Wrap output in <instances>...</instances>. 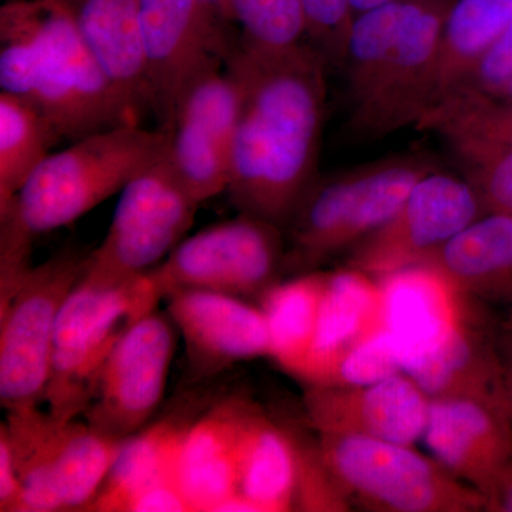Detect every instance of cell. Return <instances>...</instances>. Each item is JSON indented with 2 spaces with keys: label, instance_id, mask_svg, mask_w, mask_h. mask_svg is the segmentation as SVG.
<instances>
[{
  "label": "cell",
  "instance_id": "6da1fadb",
  "mask_svg": "<svg viewBox=\"0 0 512 512\" xmlns=\"http://www.w3.org/2000/svg\"><path fill=\"white\" fill-rule=\"evenodd\" d=\"M225 63L241 89L229 198L285 231L316 180L328 64L311 45L261 53L235 39Z\"/></svg>",
  "mask_w": 512,
  "mask_h": 512
},
{
  "label": "cell",
  "instance_id": "7a4b0ae2",
  "mask_svg": "<svg viewBox=\"0 0 512 512\" xmlns=\"http://www.w3.org/2000/svg\"><path fill=\"white\" fill-rule=\"evenodd\" d=\"M0 92L29 101L62 138L140 123L84 42L72 6L9 0L0 9Z\"/></svg>",
  "mask_w": 512,
  "mask_h": 512
},
{
  "label": "cell",
  "instance_id": "3957f363",
  "mask_svg": "<svg viewBox=\"0 0 512 512\" xmlns=\"http://www.w3.org/2000/svg\"><path fill=\"white\" fill-rule=\"evenodd\" d=\"M167 131L124 123L94 131L50 154L0 212V231L33 242L99 207L167 150Z\"/></svg>",
  "mask_w": 512,
  "mask_h": 512
},
{
  "label": "cell",
  "instance_id": "277c9868",
  "mask_svg": "<svg viewBox=\"0 0 512 512\" xmlns=\"http://www.w3.org/2000/svg\"><path fill=\"white\" fill-rule=\"evenodd\" d=\"M437 170L426 154H400L316 178L286 225L284 272L315 271L350 251L399 211L414 185Z\"/></svg>",
  "mask_w": 512,
  "mask_h": 512
},
{
  "label": "cell",
  "instance_id": "5b68a950",
  "mask_svg": "<svg viewBox=\"0 0 512 512\" xmlns=\"http://www.w3.org/2000/svg\"><path fill=\"white\" fill-rule=\"evenodd\" d=\"M3 430L23 490V512L87 511L124 440L39 406L6 412Z\"/></svg>",
  "mask_w": 512,
  "mask_h": 512
},
{
  "label": "cell",
  "instance_id": "8992f818",
  "mask_svg": "<svg viewBox=\"0 0 512 512\" xmlns=\"http://www.w3.org/2000/svg\"><path fill=\"white\" fill-rule=\"evenodd\" d=\"M161 301L147 274L117 286L80 279L57 320L45 394L47 412L63 420L83 416L111 349Z\"/></svg>",
  "mask_w": 512,
  "mask_h": 512
},
{
  "label": "cell",
  "instance_id": "52a82bcc",
  "mask_svg": "<svg viewBox=\"0 0 512 512\" xmlns=\"http://www.w3.org/2000/svg\"><path fill=\"white\" fill-rule=\"evenodd\" d=\"M320 453L350 505L380 512L485 511V497L409 444L319 434Z\"/></svg>",
  "mask_w": 512,
  "mask_h": 512
},
{
  "label": "cell",
  "instance_id": "ba28073f",
  "mask_svg": "<svg viewBox=\"0 0 512 512\" xmlns=\"http://www.w3.org/2000/svg\"><path fill=\"white\" fill-rule=\"evenodd\" d=\"M87 255L63 249L0 295V404L6 412L45 402L57 320L86 271Z\"/></svg>",
  "mask_w": 512,
  "mask_h": 512
},
{
  "label": "cell",
  "instance_id": "9c48e42d",
  "mask_svg": "<svg viewBox=\"0 0 512 512\" xmlns=\"http://www.w3.org/2000/svg\"><path fill=\"white\" fill-rule=\"evenodd\" d=\"M200 205L165 157L150 165L120 192L106 237L87 255L83 281L117 286L147 274L183 241Z\"/></svg>",
  "mask_w": 512,
  "mask_h": 512
},
{
  "label": "cell",
  "instance_id": "30bf717a",
  "mask_svg": "<svg viewBox=\"0 0 512 512\" xmlns=\"http://www.w3.org/2000/svg\"><path fill=\"white\" fill-rule=\"evenodd\" d=\"M282 234L271 222L239 212L184 238L147 276L163 301L180 289L259 299L284 272Z\"/></svg>",
  "mask_w": 512,
  "mask_h": 512
},
{
  "label": "cell",
  "instance_id": "8fae6325",
  "mask_svg": "<svg viewBox=\"0 0 512 512\" xmlns=\"http://www.w3.org/2000/svg\"><path fill=\"white\" fill-rule=\"evenodd\" d=\"M241 89L225 59L185 84L171 111L165 160L200 204L227 192Z\"/></svg>",
  "mask_w": 512,
  "mask_h": 512
},
{
  "label": "cell",
  "instance_id": "7c38bea8",
  "mask_svg": "<svg viewBox=\"0 0 512 512\" xmlns=\"http://www.w3.org/2000/svg\"><path fill=\"white\" fill-rule=\"evenodd\" d=\"M484 215L466 178L437 168L414 185L383 227L350 249L348 266L379 279L423 264Z\"/></svg>",
  "mask_w": 512,
  "mask_h": 512
},
{
  "label": "cell",
  "instance_id": "4fadbf2b",
  "mask_svg": "<svg viewBox=\"0 0 512 512\" xmlns=\"http://www.w3.org/2000/svg\"><path fill=\"white\" fill-rule=\"evenodd\" d=\"M177 328L158 309L137 319L111 349L84 421L126 440L147 426L163 402Z\"/></svg>",
  "mask_w": 512,
  "mask_h": 512
},
{
  "label": "cell",
  "instance_id": "5bb4252c",
  "mask_svg": "<svg viewBox=\"0 0 512 512\" xmlns=\"http://www.w3.org/2000/svg\"><path fill=\"white\" fill-rule=\"evenodd\" d=\"M456 0H413L393 52L384 60L366 99L349 110L357 140L375 141L414 126L429 110L441 35Z\"/></svg>",
  "mask_w": 512,
  "mask_h": 512
},
{
  "label": "cell",
  "instance_id": "9a60e30c",
  "mask_svg": "<svg viewBox=\"0 0 512 512\" xmlns=\"http://www.w3.org/2000/svg\"><path fill=\"white\" fill-rule=\"evenodd\" d=\"M140 16L153 113L164 130L185 84L225 59L232 40L208 0H140Z\"/></svg>",
  "mask_w": 512,
  "mask_h": 512
},
{
  "label": "cell",
  "instance_id": "2e32d148",
  "mask_svg": "<svg viewBox=\"0 0 512 512\" xmlns=\"http://www.w3.org/2000/svg\"><path fill=\"white\" fill-rule=\"evenodd\" d=\"M430 397L407 373L350 387H306L303 410L318 434L413 446L423 439Z\"/></svg>",
  "mask_w": 512,
  "mask_h": 512
},
{
  "label": "cell",
  "instance_id": "e0dca14e",
  "mask_svg": "<svg viewBox=\"0 0 512 512\" xmlns=\"http://www.w3.org/2000/svg\"><path fill=\"white\" fill-rule=\"evenodd\" d=\"M164 301L184 340L185 359L194 379H211L238 363L269 357L264 312L247 299L180 289L168 293Z\"/></svg>",
  "mask_w": 512,
  "mask_h": 512
},
{
  "label": "cell",
  "instance_id": "ac0fdd59",
  "mask_svg": "<svg viewBox=\"0 0 512 512\" xmlns=\"http://www.w3.org/2000/svg\"><path fill=\"white\" fill-rule=\"evenodd\" d=\"M423 439L453 476L485 497L512 458V419L507 407L490 400L436 397Z\"/></svg>",
  "mask_w": 512,
  "mask_h": 512
},
{
  "label": "cell",
  "instance_id": "d6986e66",
  "mask_svg": "<svg viewBox=\"0 0 512 512\" xmlns=\"http://www.w3.org/2000/svg\"><path fill=\"white\" fill-rule=\"evenodd\" d=\"M495 313L491 306L464 293L460 318L447 338L404 373L430 399L477 397L507 407L495 336L498 319Z\"/></svg>",
  "mask_w": 512,
  "mask_h": 512
},
{
  "label": "cell",
  "instance_id": "ffe728a7",
  "mask_svg": "<svg viewBox=\"0 0 512 512\" xmlns=\"http://www.w3.org/2000/svg\"><path fill=\"white\" fill-rule=\"evenodd\" d=\"M248 400L244 394L222 397L202 410L185 434L177 478L191 512H218L239 494V439Z\"/></svg>",
  "mask_w": 512,
  "mask_h": 512
},
{
  "label": "cell",
  "instance_id": "44dd1931",
  "mask_svg": "<svg viewBox=\"0 0 512 512\" xmlns=\"http://www.w3.org/2000/svg\"><path fill=\"white\" fill-rule=\"evenodd\" d=\"M377 281L383 328L402 350L406 372L447 338L460 318L464 293L430 264L409 266Z\"/></svg>",
  "mask_w": 512,
  "mask_h": 512
},
{
  "label": "cell",
  "instance_id": "7402d4cb",
  "mask_svg": "<svg viewBox=\"0 0 512 512\" xmlns=\"http://www.w3.org/2000/svg\"><path fill=\"white\" fill-rule=\"evenodd\" d=\"M74 18L84 42L121 100L140 121L153 111L140 0H79Z\"/></svg>",
  "mask_w": 512,
  "mask_h": 512
},
{
  "label": "cell",
  "instance_id": "603a6c76",
  "mask_svg": "<svg viewBox=\"0 0 512 512\" xmlns=\"http://www.w3.org/2000/svg\"><path fill=\"white\" fill-rule=\"evenodd\" d=\"M195 417L194 413L181 409L124 440L119 456L87 511L134 512L151 491L180 488L178 457Z\"/></svg>",
  "mask_w": 512,
  "mask_h": 512
},
{
  "label": "cell",
  "instance_id": "cb8c5ba5",
  "mask_svg": "<svg viewBox=\"0 0 512 512\" xmlns=\"http://www.w3.org/2000/svg\"><path fill=\"white\" fill-rule=\"evenodd\" d=\"M423 264L440 269L461 292L512 312V217L487 214Z\"/></svg>",
  "mask_w": 512,
  "mask_h": 512
},
{
  "label": "cell",
  "instance_id": "d4e9b609",
  "mask_svg": "<svg viewBox=\"0 0 512 512\" xmlns=\"http://www.w3.org/2000/svg\"><path fill=\"white\" fill-rule=\"evenodd\" d=\"M382 303L373 276L350 266L328 274L311 355L298 380L312 386L340 353L383 328Z\"/></svg>",
  "mask_w": 512,
  "mask_h": 512
},
{
  "label": "cell",
  "instance_id": "484cf974",
  "mask_svg": "<svg viewBox=\"0 0 512 512\" xmlns=\"http://www.w3.org/2000/svg\"><path fill=\"white\" fill-rule=\"evenodd\" d=\"M239 494L261 512L295 511L296 460L284 424L248 400L242 419Z\"/></svg>",
  "mask_w": 512,
  "mask_h": 512
},
{
  "label": "cell",
  "instance_id": "4316f807",
  "mask_svg": "<svg viewBox=\"0 0 512 512\" xmlns=\"http://www.w3.org/2000/svg\"><path fill=\"white\" fill-rule=\"evenodd\" d=\"M328 274L306 272L276 282L259 298L269 333V359L298 379L308 362Z\"/></svg>",
  "mask_w": 512,
  "mask_h": 512
},
{
  "label": "cell",
  "instance_id": "83f0119b",
  "mask_svg": "<svg viewBox=\"0 0 512 512\" xmlns=\"http://www.w3.org/2000/svg\"><path fill=\"white\" fill-rule=\"evenodd\" d=\"M511 23L512 0L453 3L441 35L430 107L463 82L471 67Z\"/></svg>",
  "mask_w": 512,
  "mask_h": 512
},
{
  "label": "cell",
  "instance_id": "f1b7e54d",
  "mask_svg": "<svg viewBox=\"0 0 512 512\" xmlns=\"http://www.w3.org/2000/svg\"><path fill=\"white\" fill-rule=\"evenodd\" d=\"M60 138L33 104L0 92V212L8 210Z\"/></svg>",
  "mask_w": 512,
  "mask_h": 512
},
{
  "label": "cell",
  "instance_id": "f546056e",
  "mask_svg": "<svg viewBox=\"0 0 512 512\" xmlns=\"http://www.w3.org/2000/svg\"><path fill=\"white\" fill-rule=\"evenodd\" d=\"M416 127L443 140L471 137L512 147V99L456 89L430 107Z\"/></svg>",
  "mask_w": 512,
  "mask_h": 512
},
{
  "label": "cell",
  "instance_id": "4dcf8cb0",
  "mask_svg": "<svg viewBox=\"0 0 512 512\" xmlns=\"http://www.w3.org/2000/svg\"><path fill=\"white\" fill-rule=\"evenodd\" d=\"M218 12L239 29L237 43L261 53L311 45L301 0H220Z\"/></svg>",
  "mask_w": 512,
  "mask_h": 512
},
{
  "label": "cell",
  "instance_id": "1f68e13d",
  "mask_svg": "<svg viewBox=\"0 0 512 512\" xmlns=\"http://www.w3.org/2000/svg\"><path fill=\"white\" fill-rule=\"evenodd\" d=\"M461 173L487 214L512 217V147L471 137L446 138Z\"/></svg>",
  "mask_w": 512,
  "mask_h": 512
},
{
  "label": "cell",
  "instance_id": "d6a6232c",
  "mask_svg": "<svg viewBox=\"0 0 512 512\" xmlns=\"http://www.w3.org/2000/svg\"><path fill=\"white\" fill-rule=\"evenodd\" d=\"M400 373H404L402 350L389 330L380 328L340 353L322 370L312 386H365Z\"/></svg>",
  "mask_w": 512,
  "mask_h": 512
},
{
  "label": "cell",
  "instance_id": "836d02e7",
  "mask_svg": "<svg viewBox=\"0 0 512 512\" xmlns=\"http://www.w3.org/2000/svg\"><path fill=\"white\" fill-rule=\"evenodd\" d=\"M291 437L296 460L295 510L309 512L349 511L348 498L336 483L320 453L319 439L311 440L308 434L293 424H284Z\"/></svg>",
  "mask_w": 512,
  "mask_h": 512
},
{
  "label": "cell",
  "instance_id": "e575fe53",
  "mask_svg": "<svg viewBox=\"0 0 512 512\" xmlns=\"http://www.w3.org/2000/svg\"><path fill=\"white\" fill-rule=\"evenodd\" d=\"M309 43L328 66L342 69L355 10L350 0H301Z\"/></svg>",
  "mask_w": 512,
  "mask_h": 512
},
{
  "label": "cell",
  "instance_id": "d590c367",
  "mask_svg": "<svg viewBox=\"0 0 512 512\" xmlns=\"http://www.w3.org/2000/svg\"><path fill=\"white\" fill-rule=\"evenodd\" d=\"M511 82L512 23L494 40L493 45L485 50L456 89L476 90L501 97Z\"/></svg>",
  "mask_w": 512,
  "mask_h": 512
},
{
  "label": "cell",
  "instance_id": "8d00e7d4",
  "mask_svg": "<svg viewBox=\"0 0 512 512\" xmlns=\"http://www.w3.org/2000/svg\"><path fill=\"white\" fill-rule=\"evenodd\" d=\"M0 511L23 512V490L20 484L8 434L0 427Z\"/></svg>",
  "mask_w": 512,
  "mask_h": 512
},
{
  "label": "cell",
  "instance_id": "74e56055",
  "mask_svg": "<svg viewBox=\"0 0 512 512\" xmlns=\"http://www.w3.org/2000/svg\"><path fill=\"white\" fill-rule=\"evenodd\" d=\"M495 336H497L505 402L512 419V312H500Z\"/></svg>",
  "mask_w": 512,
  "mask_h": 512
},
{
  "label": "cell",
  "instance_id": "f35d334b",
  "mask_svg": "<svg viewBox=\"0 0 512 512\" xmlns=\"http://www.w3.org/2000/svg\"><path fill=\"white\" fill-rule=\"evenodd\" d=\"M485 511L512 512V458L485 495Z\"/></svg>",
  "mask_w": 512,
  "mask_h": 512
},
{
  "label": "cell",
  "instance_id": "ab89813d",
  "mask_svg": "<svg viewBox=\"0 0 512 512\" xmlns=\"http://www.w3.org/2000/svg\"><path fill=\"white\" fill-rule=\"evenodd\" d=\"M393 2H397V0H350L356 16L360 15V13L367 12V10L380 8V6L389 5V3Z\"/></svg>",
  "mask_w": 512,
  "mask_h": 512
},
{
  "label": "cell",
  "instance_id": "60d3db41",
  "mask_svg": "<svg viewBox=\"0 0 512 512\" xmlns=\"http://www.w3.org/2000/svg\"><path fill=\"white\" fill-rule=\"evenodd\" d=\"M501 97H507V99H512V82L510 83V86L507 87V90H505L503 96Z\"/></svg>",
  "mask_w": 512,
  "mask_h": 512
},
{
  "label": "cell",
  "instance_id": "b9f144b4",
  "mask_svg": "<svg viewBox=\"0 0 512 512\" xmlns=\"http://www.w3.org/2000/svg\"><path fill=\"white\" fill-rule=\"evenodd\" d=\"M57 2L66 3V5L72 6L73 8V6L76 5L79 0H57Z\"/></svg>",
  "mask_w": 512,
  "mask_h": 512
},
{
  "label": "cell",
  "instance_id": "7bdbcfd3",
  "mask_svg": "<svg viewBox=\"0 0 512 512\" xmlns=\"http://www.w3.org/2000/svg\"><path fill=\"white\" fill-rule=\"evenodd\" d=\"M208 2H211L212 5H214L215 8H217L218 2H220V0H208Z\"/></svg>",
  "mask_w": 512,
  "mask_h": 512
}]
</instances>
